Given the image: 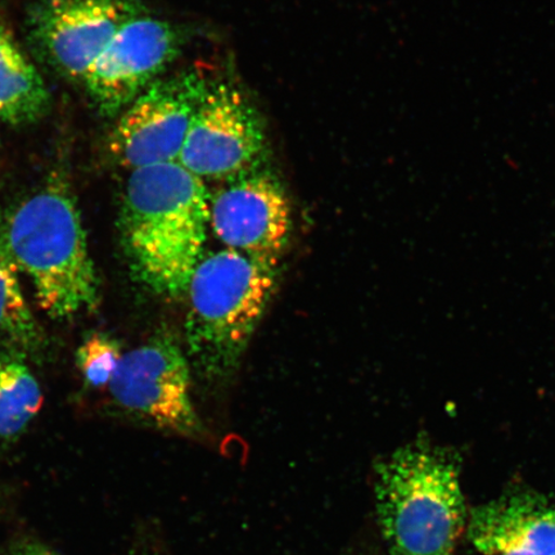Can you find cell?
Masks as SVG:
<instances>
[{
    "label": "cell",
    "instance_id": "obj_1",
    "mask_svg": "<svg viewBox=\"0 0 555 555\" xmlns=\"http://www.w3.org/2000/svg\"><path fill=\"white\" fill-rule=\"evenodd\" d=\"M210 198L204 180L179 163L130 171L120 214L122 245L137 280L155 294L185 296L205 254Z\"/></svg>",
    "mask_w": 555,
    "mask_h": 555
},
{
    "label": "cell",
    "instance_id": "obj_2",
    "mask_svg": "<svg viewBox=\"0 0 555 555\" xmlns=\"http://www.w3.org/2000/svg\"><path fill=\"white\" fill-rule=\"evenodd\" d=\"M0 234L47 315L68 319L99 307V275L64 179L53 178L21 201L0 220Z\"/></svg>",
    "mask_w": 555,
    "mask_h": 555
},
{
    "label": "cell",
    "instance_id": "obj_3",
    "mask_svg": "<svg viewBox=\"0 0 555 555\" xmlns=\"http://www.w3.org/2000/svg\"><path fill=\"white\" fill-rule=\"evenodd\" d=\"M460 463L421 437L377 464V516L391 555L454 554L469 519Z\"/></svg>",
    "mask_w": 555,
    "mask_h": 555
},
{
    "label": "cell",
    "instance_id": "obj_4",
    "mask_svg": "<svg viewBox=\"0 0 555 555\" xmlns=\"http://www.w3.org/2000/svg\"><path fill=\"white\" fill-rule=\"evenodd\" d=\"M278 263L231 248L204 254L185 296V338L191 364L207 378L235 370L266 312Z\"/></svg>",
    "mask_w": 555,
    "mask_h": 555
},
{
    "label": "cell",
    "instance_id": "obj_5",
    "mask_svg": "<svg viewBox=\"0 0 555 555\" xmlns=\"http://www.w3.org/2000/svg\"><path fill=\"white\" fill-rule=\"evenodd\" d=\"M261 117L237 88L207 86L178 163L199 179L229 182L266 165Z\"/></svg>",
    "mask_w": 555,
    "mask_h": 555
},
{
    "label": "cell",
    "instance_id": "obj_6",
    "mask_svg": "<svg viewBox=\"0 0 555 555\" xmlns=\"http://www.w3.org/2000/svg\"><path fill=\"white\" fill-rule=\"evenodd\" d=\"M144 11L142 0H35L27 31L48 65L85 81L116 34Z\"/></svg>",
    "mask_w": 555,
    "mask_h": 555
},
{
    "label": "cell",
    "instance_id": "obj_7",
    "mask_svg": "<svg viewBox=\"0 0 555 555\" xmlns=\"http://www.w3.org/2000/svg\"><path fill=\"white\" fill-rule=\"evenodd\" d=\"M191 362L169 335L122 353L109 382L117 404L165 431L196 436L203 429L191 395Z\"/></svg>",
    "mask_w": 555,
    "mask_h": 555
},
{
    "label": "cell",
    "instance_id": "obj_8",
    "mask_svg": "<svg viewBox=\"0 0 555 555\" xmlns=\"http://www.w3.org/2000/svg\"><path fill=\"white\" fill-rule=\"evenodd\" d=\"M207 88L196 74L158 79L119 115L108 137L117 165L129 171L178 163Z\"/></svg>",
    "mask_w": 555,
    "mask_h": 555
},
{
    "label": "cell",
    "instance_id": "obj_9",
    "mask_svg": "<svg viewBox=\"0 0 555 555\" xmlns=\"http://www.w3.org/2000/svg\"><path fill=\"white\" fill-rule=\"evenodd\" d=\"M210 198V229L225 248L280 263L293 232V207L266 165L229 180Z\"/></svg>",
    "mask_w": 555,
    "mask_h": 555
},
{
    "label": "cell",
    "instance_id": "obj_10",
    "mask_svg": "<svg viewBox=\"0 0 555 555\" xmlns=\"http://www.w3.org/2000/svg\"><path fill=\"white\" fill-rule=\"evenodd\" d=\"M182 46V34L168 21L135 17L111 40L82 85L103 116H119L159 79Z\"/></svg>",
    "mask_w": 555,
    "mask_h": 555
},
{
    "label": "cell",
    "instance_id": "obj_11",
    "mask_svg": "<svg viewBox=\"0 0 555 555\" xmlns=\"http://www.w3.org/2000/svg\"><path fill=\"white\" fill-rule=\"evenodd\" d=\"M467 532L482 555H555V503L505 494L472 512Z\"/></svg>",
    "mask_w": 555,
    "mask_h": 555
},
{
    "label": "cell",
    "instance_id": "obj_12",
    "mask_svg": "<svg viewBox=\"0 0 555 555\" xmlns=\"http://www.w3.org/2000/svg\"><path fill=\"white\" fill-rule=\"evenodd\" d=\"M51 107L43 78L0 21V120L11 125L38 121Z\"/></svg>",
    "mask_w": 555,
    "mask_h": 555
},
{
    "label": "cell",
    "instance_id": "obj_13",
    "mask_svg": "<svg viewBox=\"0 0 555 555\" xmlns=\"http://www.w3.org/2000/svg\"><path fill=\"white\" fill-rule=\"evenodd\" d=\"M43 406V392L23 359L0 352V439L24 431Z\"/></svg>",
    "mask_w": 555,
    "mask_h": 555
},
{
    "label": "cell",
    "instance_id": "obj_14",
    "mask_svg": "<svg viewBox=\"0 0 555 555\" xmlns=\"http://www.w3.org/2000/svg\"><path fill=\"white\" fill-rule=\"evenodd\" d=\"M18 268L0 234V338L33 349L40 332L21 288Z\"/></svg>",
    "mask_w": 555,
    "mask_h": 555
},
{
    "label": "cell",
    "instance_id": "obj_15",
    "mask_svg": "<svg viewBox=\"0 0 555 555\" xmlns=\"http://www.w3.org/2000/svg\"><path fill=\"white\" fill-rule=\"evenodd\" d=\"M122 352L115 339L104 335L90 336L76 352V363L90 386H108Z\"/></svg>",
    "mask_w": 555,
    "mask_h": 555
},
{
    "label": "cell",
    "instance_id": "obj_16",
    "mask_svg": "<svg viewBox=\"0 0 555 555\" xmlns=\"http://www.w3.org/2000/svg\"><path fill=\"white\" fill-rule=\"evenodd\" d=\"M13 555H60L48 547L39 544H27L18 547Z\"/></svg>",
    "mask_w": 555,
    "mask_h": 555
}]
</instances>
